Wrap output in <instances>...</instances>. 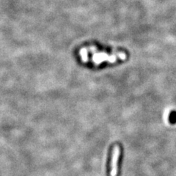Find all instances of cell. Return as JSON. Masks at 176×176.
<instances>
[{
	"instance_id": "6da1fadb",
	"label": "cell",
	"mask_w": 176,
	"mask_h": 176,
	"mask_svg": "<svg viewBox=\"0 0 176 176\" xmlns=\"http://www.w3.org/2000/svg\"><path fill=\"white\" fill-rule=\"evenodd\" d=\"M117 57H119L121 60H126V55L123 52L115 53L114 55H108L106 52H95L93 55L92 61L95 64V65H99L101 62L104 61H108L110 63L116 62Z\"/></svg>"
},
{
	"instance_id": "7a4b0ae2",
	"label": "cell",
	"mask_w": 176,
	"mask_h": 176,
	"mask_svg": "<svg viewBox=\"0 0 176 176\" xmlns=\"http://www.w3.org/2000/svg\"><path fill=\"white\" fill-rule=\"evenodd\" d=\"M120 154H121V149L119 146L116 145L114 148L112 152V157H111V172L110 175L111 176H116L117 174V163L119 160Z\"/></svg>"
},
{
	"instance_id": "3957f363",
	"label": "cell",
	"mask_w": 176,
	"mask_h": 176,
	"mask_svg": "<svg viewBox=\"0 0 176 176\" xmlns=\"http://www.w3.org/2000/svg\"><path fill=\"white\" fill-rule=\"evenodd\" d=\"M87 51H88V48H83L80 49L79 54L81 56V60L84 62H88V57H87Z\"/></svg>"
}]
</instances>
